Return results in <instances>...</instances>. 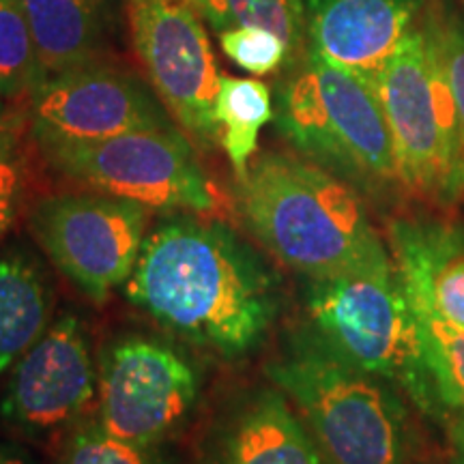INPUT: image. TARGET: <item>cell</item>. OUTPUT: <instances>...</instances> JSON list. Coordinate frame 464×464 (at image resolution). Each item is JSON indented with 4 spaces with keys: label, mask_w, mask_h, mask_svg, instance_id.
<instances>
[{
    "label": "cell",
    "mask_w": 464,
    "mask_h": 464,
    "mask_svg": "<svg viewBox=\"0 0 464 464\" xmlns=\"http://www.w3.org/2000/svg\"><path fill=\"white\" fill-rule=\"evenodd\" d=\"M125 297L191 344L226 359L256 351L280 314V277L222 222L177 216L144 239Z\"/></svg>",
    "instance_id": "cell-1"
},
{
    "label": "cell",
    "mask_w": 464,
    "mask_h": 464,
    "mask_svg": "<svg viewBox=\"0 0 464 464\" xmlns=\"http://www.w3.org/2000/svg\"><path fill=\"white\" fill-rule=\"evenodd\" d=\"M235 198L249 235L307 280L390 256L363 196L297 153L254 158Z\"/></svg>",
    "instance_id": "cell-2"
},
{
    "label": "cell",
    "mask_w": 464,
    "mask_h": 464,
    "mask_svg": "<svg viewBox=\"0 0 464 464\" xmlns=\"http://www.w3.org/2000/svg\"><path fill=\"white\" fill-rule=\"evenodd\" d=\"M305 310L307 329L329 351L393 382L420 413L448 421L420 316L392 254L355 269L312 277Z\"/></svg>",
    "instance_id": "cell-3"
},
{
    "label": "cell",
    "mask_w": 464,
    "mask_h": 464,
    "mask_svg": "<svg viewBox=\"0 0 464 464\" xmlns=\"http://www.w3.org/2000/svg\"><path fill=\"white\" fill-rule=\"evenodd\" d=\"M284 72L274 121L295 153L342 179L365 200L404 196L374 84L310 50Z\"/></svg>",
    "instance_id": "cell-4"
},
{
    "label": "cell",
    "mask_w": 464,
    "mask_h": 464,
    "mask_svg": "<svg viewBox=\"0 0 464 464\" xmlns=\"http://www.w3.org/2000/svg\"><path fill=\"white\" fill-rule=\"evenodd\" d=\"M266 376L297 406L324 464H411L409 406L393 382L346 363L307 327Z\"/></svg>",
    "instance_id": "cell-5"
},
{
    "label": "cell",
    "mask_w": 464,
    "mask_h": 464,
    "mask_svg": "<svg viewBox=\"0 0 464 464\" xmlns=\"http://www.w3.org/2000/svg\"><path fill=\"white\" fill-rule=\"evenodd\" d=\"M402 194L434 208L464 200V123L439 45L426 22L374 75Z\"/></svg>",
    "instance_id": "cell-6"
},
{
    "label": "cell",
    "mask_w": 464,
    "mask_h": 464,
    "mask_svg": "<svg viewBox=\"0 0 464 464\" xmlns=\"http://www.w3.org/2000/svg\"><path fill=\"white\" fill-rule=\"evenodd\" d=\"M63 177L160 211H211V183L181 127L42 150Z\"/></svg>",
    "instance_id": "cell-7"
},
{
    "label": "cell",
    "mask_w": 464,
    "mask_h": 464,
    "mask_svg": "<svg viewBox=\"0 0 464 464\" xmlns=\"http://www.w3.org/2000/svg\"><path fill=\"white\" fill-rule=\"evenodd\" d=\"M149 211L100 191L54 194L33 207L31 232L52 265L102 304L136 269L149 235Z\"/></svg>",
    "instance_id": "cell-8"
},
{
    "label": "cell",
    "mask_w": 464,
    "mask_h": 464,
    "mask_svg": "<svg viewBox=\"0 0 464 464\" xmlns=\"http://www.w3.org/2000/svg\"><path fill=\"white\" fill-rule=\"evenodd\" d=\"M198 392V370L179 348L147 335H125L102 355L97 421L116 437L160 448L188 423Z\"/></svg>",
    "instance_id": "cell-9"
},
{
    "label": "cell",
    "mask_w": 464,
    "mask_h": 464,
    "mask_svg": "<svg viewBox=\"0 0 464 464\" xmlns=\"http://www.w3.org/2000/svg\"><path fill=\"white\" fill-rule=\"evenodd\" d=\"M28 95L31 133L42 150L179 127L153 86L103 58L52 73Z\"/></svg>",
    "instance_id": "cell-10"
},
{
    "label": "cell",
    "mask_w": 464,
    "mask_h": 464,
    "mask_svg": "<svg viewBox=\"0 0 464 464\" xmlns=\"http://www.w3.org/2000/svg\"><path fill=\"white\" fill-rule=\"evenodd\" d=\"M131 44L149 84L172 121L202 149L222 136L213 103L218 63L200 15L188 0H125Z\"/></svg>",
    "instance_id": "cell-11"
},
{
    "label": "cell",
    "mask_w": 464,
    "mask_h": 464,
    "mask_svg": "<svg viewBox=\"0 0 464 464\" xmlns=\"http://www.w3.org/2000/svg\"><path fill=\"white\" fill-rule=\"evenodd\" d=\"M97 396V374L82 323L61 316L11 368L0 413L26 432L75 423Z\"/></svg>",
    "instance_id": "cell-12"
},
{
    "label": "cell",
    "mask_w": 464,
    "mask_h": 464,
    "mask_svg": "<svg viewBox=\"0 0 464 464\" xmlns=\"http://www.w3.org/2000/svg\"><path fill=\"white\" fill-rule=\"evenodd\" d=\"M430 0H305L307 50L368 82L420 26Z\"/></svg>",
    "instance_id": "cell-13"
},
{
    "label": "cell",
    "mask_w": 464,
    "mask_h": 464,
    "mask_svg": "<svg viewBox=\"0 0 464 464\" xmlns=\"http://www.w3.org/2000/svg\"><path fill=\"white\" fill-rule=\"evenodd\" d=\"M387 237L415 310L464 329V226L445 218H393Z\"/></svg>",
    "instance_id": "cell-14"
},
{
    "label": "cell",
    "mask_w": 464,
    "mask_h": 464,
    "mask_svg": "<svg viewBox=\"0 0 464 464\" xmlns=\"http://www.w3.org/2000/svg\"><path fill=\"white\" fill-rule=\"evenodd\" d=\"M207 464H324L310 430L280 390L237 404L211 439Z\"/></svg>",
    "instance_id": "cell-15"
},
{
    "label": "cell",
    "mask_w": 464,
    "mask_h": 464,
    "mask_svg": "<svg viewBox=\"0 0 464 464\" xmlns=\"http://www.w3.org/2000/svg\"><path fill=\"white\" fill-rule=\"evenodd\" d=\"M31 24L39 80L102 61L123 24L125 0H20Z\"/></svg>",
    "instance_id": "cell-16"
},
{
    "label": "cell",
    "mask_w": 464,
    "mask_h": 464,
    "mask_svg": "<svg viewBox=\"0 0 464 464\" xmlns=\"http://www.w3.org/2000/svg\"><path fill=\"white\" fill-rule=\"evenodd\" d=\"M52 290L24 249L0 254V376L9 372L50 327Z\"/></svg>",
    "instance_id": "cell-17"
},
{
    "label": "cell",
    "mask_w": 464,
    "mask_h": 464,
    "mask_svg": "<svg viewBox=\"0 0 464 464\" xmlns=\"http://www.w3.org/2000/svg\"><path fill=\"white\" fill-rule=\"evenodd\" d=\"M213 114L222 130L219 142L226 150L232 172L237 179H243L258 153L260 131L276 116L271 89L260 80L219 73Z\"/></svg>",
    "instance_id": "cell-18"
},
{
    "label": "cell",
    "mask_w": 464,
    "mask_h": 464,
    "mask_svg": "<svg viewBox=\"0 0 464 464\" xmlns=\"http://www.w3.org/2000/svg\"><path fill=\"white\" fill-rule=\"evenodd\" d=\"M213 33L230 28H265L288 44L293 63L307 50L305 0H188Z\"/></svg>",
    "instance_id": "cell-19"
},
{
    "label": "cell",
    "mask_w": 464,
    "mask_h": 464,
    "mask_svg": "<svg viewBox=\"0 0 464 464\" xmlns=\"http://www.w3.org/2000/svg\"><path fill=\"white\" fill-rule=\"evenodd\" d=\"M37 82V48L24 9L20 0H0V95L15 100Z\"/></svg>",
    "instance_id": "cell-20"
},
{
    "label": "cell",
    "mask_w": 464,
    "mask_h": 464,
    "mask_svg": "<svg viewBox=\"0 0 464 464\" xmlns=\"http://www.w3.org/2000/svg\"><path fill=\"white\" fill-rule=\"evenodd\" d=\"M415 312L426 335L428 362L448 421L454 417L464 420V329L445 323L432 312Z\"/></svg>",
    "instance_id": "cell-21"
},
{
    "label": "cell",
    "mask_w": 464,
    "mask_h": 464,
    "mask_svg": "<svg viewBox=\"0 0 464 464\" xmlns=\"http://www.w3.org/2000/svg\"><path fill=\"white\" fill-rule=\"evenodd\" d=\"M63 464H170L155 445H138L108 432L100 421L82 423L65 445Z\"/></svg>",
    "instance_id": "cell-22"
},
{
    "label": "cell",
    "mask_w": 464,
    "mask_h": 464,
    "mask_svg": "<svg viewBox=\"0 0 464 464\" xmlns=\"http://www.w3.org/2000/svg\"><path fill=\"white\" fill-rule=\"evenodd\" d=\"M219 48L237 67L252 75H269L293 65L288 44L265 28L243 26L218 34Z\"/></svg>",
    "instance_id": "cell-23"
},
{
    "label": "cell",
    "mask_w": 464,
    "mask_h": 464,
    "mask_svg": "<svg viewBox=\"0 0 464 464\" xmlns=\"http://www.w3.org/2000/svg\"><path fill=\"white\" fill-rule=\"evenodd\" d=\"M423 22L439 45L464 123V14L454 0H430Z\"/></svg>",
    "instance_id": "cell-24"
},
{
    "label": "cell",
    "mask_w": 464,
    "mask_h": 464,
    "mask_svg": "<svg viewBox=\"0 0 464 464\" xmlns=\"http://www.w3.org/2000/svg\"><path fill=\"white\" fill-rule=\"evenodd\" d=\"M26 164L20 133L11 123L0 125V241L5 239L24 200Z\"/></svg>",
    "instance_id": "cell-25"
},
{
    "label": "cell",
    "mask_w": 464,
    "mask_h": 464,
    "mask_svg": "<svg viewBox=\"0 0 464 464\" xmlns=\"http://www.w3.org/2000/svg\"><path fill=\"white\" fill-rule=\"evenodd\" d=\"M450 426V464H464V420L454 417L448 421Z\"/></svg>",
    "instance_id": "cell-26"
},
{
    "label": "cell",
    "mask_w": 464,
    "mask_h": 464,
    "mask_svg": "<svg viewBox=\"0 0 464 464\" xmlns=\"http://www.w3.org/2000/svg\"><path fill=\"white\" fill-rule=\"evenodd\" d=\"M0 464H26V460H22V458L14 454V451L0 445Z\"/></svg>",
    "instance_id": "cell-27"
},
{
    "label": "cell",
    "mask_w": 464,
    "mask_h": 464,
    "mask_svg": "<svg viewBox=\"0 0 464 464\" xmlns=\"http://www.w3.org/2000/svg\"><path fill=\"white\" fill-rule=\"evenodd\" d=\"M415 464H443V462H434V460H423V462H415Z\"/></svg>",
    "instance_id": "cell-28"
},
{
    "label": "cell",
    "mask_w": 464,
    "mask_h": 464,
    "mask_svg": "<svg viewBox=\"0 0 464 464\" xmlns=\"http://www.w3.org/2000/svg\"><path fill=\"white\" fill-rule=\"evenodd\" d=\"M0 112H3V95H0Z\"/></svg>",
    "instance_id": "cell-29"
},
{
    "label": "cell",
    "mask_w": 464,
    "mask_h": 464,
    "mask_svg": "<svg viewBox=\"0 0 464 464\" xmlns=\"http://www.w3.org/2000/svg\"><path fill=\"white\" fill-rule=\"evenodd\" d=\"M460 3H462V7H464V0H460Z\"/></svg>",
    "instance_id": "cell-30"
}]
</instances>
